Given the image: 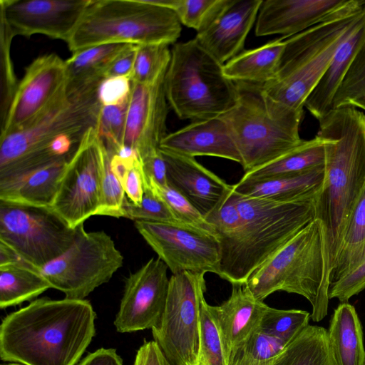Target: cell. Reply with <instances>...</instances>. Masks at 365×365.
I'll return each instance as SVG.
<instances>
[{
  "instance_id": "obj_2",
  "label": "cell",
  "mask_w": 365,
  "mask_h": 365,
  "mask_svg": "<svg viewBox=\"0 0 365 365\" xmlns=\"http://www.w3.org/2000/svg\"><path fill=\"white\" fill-rule=\"evenodd\" d=\"M319 120L325 144V178L315 200L314 220L322 226L330 276L344 232L365 185V115L352 106L330 110Z\"/></svg>"
},
{
  "instance_id": "obj_3",
  "label": "cell",
  "mask_w": 365,
  "mask_h": 365,
  "mask_svg": "<svg viewBox=\"0 0 365 365\" xmlns=\"http://www.w3.org/2000/svg\"><path fill=\"white\" fill-rule=\"evenodd\" d=\"M232 196L240 225L232 239L220 247V277L231 284H245L255 269L314 220L317 196L250 197L233 189Z\"/></svg>"
},
{
  "instance_id": "obj_38",
  "label": "cell",
  "mask_w": 365,
  "mask_h": 365,
  "mask_svg": "<svg viewBox=\"0 0 365 365\" xmlns=\"http://www.w3.org/2000/svg\"><path fill=\"white\" fill-rule=\"evenodd\" d=\"M288 344L258 329L237 354L232 365H269Z\"/></svg>"
},
{
  "instance_id": "obj_43",
  "label": "cell",
  "mask_w": 365,
  "mask_h": 365,
  "mask_svg": "<svg viewBox=\"0 0 365 365\" xmlns=\"http://www.w3.org/2000/svg\"><path fill=\"white\" fill-rule=\"evenodd\" d=\"M364 243L365 185L348 218L334 269L344 263L354 252Z\"/></svg>"
},
{
  "instance_id": "obj_16",
  "label": "cell",
  "mask_w": 365,
  "mask_h": 365,
  "mask_svg": "<svg viewBox=\"0 0 365 365\" xmlns=\"http://www.w3.org/2000/svg\"><path fill=\"white\" fill-rule=\"evenodd\" d=\"M66 61L56 53L35 58L25 69L0 136L21 130L43 112L66 89Z\"/></svg>"
},
{
  "instance_id": "obj_29",
  "label": "cell",
  "mask_w": 365,
  "mask_h": 365,
  "mask_svg": "<svg viewBox=\"0 0 365 365\" xmlns=\"http://www.w3.org/2000/svg\"><path fill=\"white\" fill-rule=\"evenodd\" d=\"M70 159L38 169L16 185L0 191V200L51 207Z\"/></svg>"
},
{
  "instance_id": "obj_48",
  "label": "cell",
  "mask_w": 365,
  "mask_h": 365,
  "mask_svg": "<svg viewBox=\"0 0 365 365\" xmlns=\"http://www.w3.org/2000/svg\"><path fill=\"white\" fill-rule=\"evenodd\" d=\"M138 46L130 43L115 57L105 73V79L126 77L131 80Z\"/></svg>"
},
{
  "instance_id": "obj_6",
  "label": "cell",
  "mask_w": 365,
  "mask_h": 365,
  "mask_svg": "<svg viewBox=\"0 0 365 365\" xmlns=\"http://www.w3.org/2000/svg\"><path fill=\"white\" fill-rule=\"evenodd\" d=\"M245 287L260 302L275 292L305 297L312 307L311 318L327 314L330 273L321 222L314 220L273 254L249 277Z\"/></svg>"
},
{
  "instance_id": "obj_13",
  "label": "cell",
  "mask_w": 365,
  "mask_h": 365,
  "mask_svg": "<svg viewBox=\"0 0 365 365\" xmlns=\"http://www.w3.org/2000/svg\"><path fill=\"white\" fill-rule=\"evenodd\" d=\"M103 164V143L97 128H91L69 160L51 207L71 227L98 215Z\"/></svg>"
},
{
  "instance_id": "obj_26",
  "label": "cell",
  "mask_w": 365,
  "mask_h": 365,
  "mask_svg": "<svg viewBox=\"0 0 365 365\" xmlns=\"http://www.w3.org/2000/svg\"><path fill=\"white\" fill-rule=\"evenodd\" d=\"M130 43H106L75 53L66 60L68 94H75L98 86L115 57Z\"/></svg>"
},
{
  "instance_id": "obj_56",
  "label": "cell",
  "mask_w": 365,
  "mask_h": 365,
  "mask_svg": "<svg viewBox=\"0 0 365 365\" xmlns=\"http://www.w3.org/2000/svg\"><path fill=\"white\" fill-rule=\"evenodd\" d=\"M1 365H6V364H1Z\"/></svg>"
},
{
  "instance_id": "obj_44",
  "label": "cell",
  "mask_w": 365,
  "mask_h": 365,
  "mask_svg": "<svg viewBox=\"0 0 365 365\" xmlns=\"http://www.w3.org/2000/svg\"><path fill=\"white\" fill-rule=\"evenodd\" d=\"M341 90L349 106L365 110V42L352 61L341 83Z\"/></svg>"
},
{
  "instance_id": "obj_39",
  "label": "cell",
  "mask_w": 365,
  "mask_h": 365,
  "mask_svg": "<svg viewBox=\"0 0 365 365\" xmlns=\"http://www.w3.org/2000/svg\"><path fill=\"white\" fill-rule=\"evenodd\" d=\"M123 217L134 221L180 223L165 200L148 187L144 188L143 200L139 205L133 204L125 197Z\"/></svg>"
},
{
  "instance_id": "obj_57",
  "label": "cell",
  "mask_w": 365,
  "mask_h": 365,
  "mask_svg": "<svg viewBox=\"0 0 365 365\" xmlns=\"http://www.w3.org/2000/svg\"><path fill=\"white\" fill-rule=\"evenodd\" d=\"M365 365V364H364Z\"/></svg>"
},
{
  "instance_id": "obj_28",
  "label": "cell",
  "mask_w": 365,
  "mask_h": 365,
  "mask_svg": "<svg viewBox=\"0 0 365 365\" xmlns=\"http://www.w3.org/2000/svg\"><path fill=\"white\" fill-rule=\"evenodd\" d=\"M285 39L280 37L258 48L243 51L223 65L225 75L234 82L267 83L277 73Z\"/></svg>"
},
{
  "instance_id": "obj_24",
  "label": "cell",
  "mask_w": 365,
  "mask_h": 365,
  "mask_svg": "<svg viewBox=\"0 0 365 365\" xmlns=\"http://www.w3.org/2000/svg\"><path fill=\"white\" fill-rule=\"evenodd\" d=\"M364 41L365 8L349 28L325 73L305 101L304 107L317 120L331 110L334 95Z\"/></svg>"
},
{
  "instance_id": "obj_40",
  "label": "cell",
  "mask_w": 365,
  "mask_h": 365,
  "mask_svg": "<svg viewBox=\"0 0 365 365\" xmlns=\"http://www.w3.org/2000/svg\"><path fill=\"white\" fill-rule=\"evenodd\" d=\"M129 100L115 105L102 106L97 131L106 148L115 152L124 145L125 122Z\"/></svg>"
},
{
  "instance_id": "obj_4",
  "label": "cell",
  "mask_w": 365,
  "mask_h": 365,
  "mask_svg": "<svg viewBox=\"0 0 365 365\" xmlns=\"http://www.w3.org/2000/svg\"><path fill=\"white\" fill-rule=\"evenodd\" d=\"M99 87L71 95L65 89L26 126L0 136V191L16 185L38 169L65 160L51 148L57 137L68 134L83 138L90 128H97L102 107Z\"/></svg>"
},
{
  "instance_id": "obj_11",
  "label": "cell",
  "mask_w": 365,
  "mask_h": 365,
  "mask_svg": "<svg viewBox=\"0 0 365 365\" xmlns=\"http://www.w3.org/2000/svg\"><path fill=\"white\" fill-rule=\"evenodd\" d=\"M123 257L111 237L104 231L82 229L70 248L46 264L41 272L65 298L84 299L108 282L120 269Z\"/></svg>"
},
{
  "instance_id": "obj_17",
  "label": "cell",
  "mask_w": 365,
  "mask_h": 365,
  "mask_svg": "<svg viewBox=\"0 0 365 365\" xmlns=\"http://www.w3.org/2000/svg\"><path fill=\"white\" fill-rule=\"evenodd\" d=\"M91 0H1L0 16L14 35L43 34L67 42Z\"/></svg>"
},
{
  "instance_id": "obj_33",
  "label": "cell",
  "mask_w": 365,
  "mask_h": 365,
  "mask_svg": "<svg viewBox=\"0 0 365 365\" xmlns=\"http://www.w3.org/2000/svg\"><path fill=\"white\" fill-rule=\"evenodd\" d=\"M144 187H150L165 200L180 223L217 237L214 227L174 187L170 184L165 186L160 185L152 179L146 181Z\"/></svg>"
},
{
  "instance_id": "obj_32",
  "label": "cell",
  "mask_w": 365,
  "mask_h": 365,
  "mask_svg": "<svg viewBox=\"0 0 365 365\" xmlns=\"http://www.w3.org/2000/svg\"><path fill=\"white\" fill-rule=\"evenodd\" d=\"M273 365H334L327 329L309 324L284 347Z\"/></svg>"
},
{
  "instance_id": "obj_47",
  "label": "cell",
  "mask_w": 365,
  "mask_h": 365,
  "mask_svg": "<svg viewBox=\"0 0 365 365\" xmlns=\"http://www.w3.org/2000/svg\"><path fill=\"white\" fill-rule=\"evenodd\" d=\"M132 81L129 78H106L100 85L98 97L102 106L115 105L130 99Z\"/></svg>"
},
{
  "instance_id": "obj_54",
  "label": "cell",
  "mask_w": 365,
  "mask_h": 365,
  "mask_svg": "<svg viewBox=\"0 0 365 365\" xmlns=\"http://www.w3.org/2000/svg\"><path fill=\"white\" fill-rule=\"evenodd\" d=\"M6 365H23V364H18V363H10V364H6Z\"/></svg>"
},
{
  "instance_id": "obj_19",
  "label": "cell",
  "mask_w": 365,
  "mask_h": 365,
  "mask_svg": "<svg viewBox=\"0 0 365 365\" xmlns=\"http://www.w3.org/2000/svg\"><path fill=\"white\" fill-rule=\"evenodd\" d=\"M165 76V74L148 84L132 81L124 145L135 150L140 160L158 150L167 135L168 102Z\"/></svg>"
},
{
  "instance_id": "obj_20",
  "label": "cell",
  "mask_w": 365,
  "mask_h": 365,
  "mask_svg": "<svg viewBox=\"0 0 365 365\" xmlns=\"http://www.w3.org/2000/svg\"><path fill=\"white\" fill-rule=\"evenodd\" d=\"M349 0H262L255 35L280 34L288 38L319 24Z\"/></svg>"
},
{
  "instance_id": "obj_27",
  "label": "cell",
  "mask_w": 365,
  "mask_h": 365,
  "mask_svg": "<svg viewBox=\"0 0 365 365\" xmlns=\"http://www.w3.org/2000/svg\"><path fill=\"white\" fill-rule=\"evenodd\" d=\"M328 340L334 365H364L361 322L354 306L341 303L334 311Z\"/></svg>"
},
{
  "instance_id": "obj_8",
  "label": "cell",
  "mask_w": 365,
  "mask_h": 365,
  "mask_svg": "<svg viewBox=\"0 0 365 365\" xmlns=\"http://www.w3.org/2000/svg\"><path fill=\"white\" fill-rule=\"evenodd\" d=\"M181 25L173 9L153 0H91L66 43L72 53L113 43L170 45Z\"/></svg>"
},
{
  "instance_id": "obj_25",
  "label": "cell",
  "mask_w": 365,
  "mask_h": 365,
  "mask_svg": "<svg viewBox=\"0 0 365 365\" xmlns=\"http://www.w3.org/2000/svg\"><path fill=\"white\" fill-rule=\"evenodd\" d=\"M325 178V165L305 171L257 181H239L233 190L250 197H280L299 199L317 196Z\"/></svg>"
},
{
  "instance_id": "obj_7",
  "label": "cell",
  "mask_w": 365,
  "mask_h": 365,
  "mask_svg": "<svg viewBox=\"0 0 365 365\" xmlns=\"http://www.w3.org/2000/svg\"><path fill=\"white\" fill-rule=\"evenodd\" d=\"M235 106L221 115L240 152L245 173L284 155L303 140L299 133L303 110L267 98L262 85L235 82Z\"/></svg>"
},
{
  "instance_id": "obj_9",
  "label": "cell",
  "mask_w": 365,
  "mask_h": 365,
  "mask_svg": "<svg viewBox=\"0 0 365 365\" xmlns=\"http://www.w3.org/2000/svg\"><path fill=\"white\" fill-rule=\"evenodd\" d=\"M168 104L178 117L193 121L217 118L236 104V83L224 73L223 65L195 38L174 44L165 76Z\"/></svg>"
},
{
  "instance_id": "obj_18",
  "label": "cell",
  "mask_w": 365,
  "mask_h": 365,
  "mask_svg": "<svg viewBox=\"0 0 365 365\" xmlns=\"http://www.w3.org/2000/svg\"><path fill=\"white\" fill-rule=\"evenodd\" d=\"M262 0H217L195 39L224 65L244 51Z\"/></svg>"
},
{
  "instance_id": "obj_51",
  "label": "cell",
  "mask_w": 365,
  "mask_h": 365,
  "mask_svg": "<svg viewBox=\"0 0 365 365\" xmlns=\"http://www.w3.org/2000/svg\"><path fill=\"white\" fill-rule=\"evenodd\" d=\"M133 365H172L155 341H145L138 349Z\"/></svg>"
},
{
  "instance_id": "obj_46",
  "label": "cell",
  "mask_w": 365,
  "mask_h": 365,
  "mask_svg": "<svg viewBox=\"0 0 365 365\" xmlns=\"http://www.w3.org/2000/svg\"><path fill=\"white\" fill-rule=\"evenodd\" d=\"M365 289V260L349 273L331 283L329 299L336 298L341 303L348 301Z\"/></svg>"
},
{
  "instance_id": "obj_35",
  "label": "cell",
  "mask_w": 365,
  "mask_h": 365,
  "mask_svg": "<svg viewBox=\"0 0 365 365\" xmlns=\"http://www.w3.org/2000/svg\"><path fill=\"white\" fill-rule=\"evenodd\" d=\"M168 46L165 43L138 45L131 81L151 83L165 74L171 59Z\"/></svg>"
},
{
  "instance_id": "obj_10",
  "label": "cell",
  "mask_w": 365,
  "mask_h": 365,
  "mask_svg": "<svg viewBox=\"0 0 365 365\" xmlns=\"http://www.w3.org/2000/svg\"><path fill=\"white\" fill-rule=\"evenodd\" d=\"M83 228L71 227L51 207L0 200V242L40 271L68 250Z\"/></svg>"
},
{
  "instance_id": "obj_34",
  "label": "cell",
  "mask_w": 365,
  "mask_h": 365,
  "mask_svg": "<svg viewBox=\"0 0 365 365\" xmlns=\"http://www.w3.org/2000/svg\"><path fill=\"white\" fill-rule=\"evenodd\" d=\"M311 314L301 309H278L267 307L259 329L289 343L309 325Z\"/></svg>"
},
{
  "instance_id": "obj_45",
  "label": "cell",
  "mask_w": 365,
  "mask_h": 365,
  "mask_svg": "<svg viewBox=\"0 0 365 365\" xmlns=\"http://www.w3.org/2000/svg\"><path fill=\"white\" fill-rule=\"evenodd\" d=\"M154 3L173 9L181 24L197 31L200 29L217 0H153Z\"/></svg>"
},
{
  "instance_id": "obj_49",
  "label": "cell",
  "mask_w": 365,
  "mask_h": 365,
  "mask_svg": "<svg viewBox=\"0 0 365 365\" xmlns=\"http://www.w3.org/2000/svg\"><path fill=\"white\" fill-rule=\"evenodd\" d=\"M126 197L136 205H140L144 195V175L140 161L135 163L126 173L123 181Z\"/></svg>"
},
{
  "instance_id": "obj_15",
  "label": "cell",
  "mask_w": 365,
  "mask_h": 365,
  "mask_svg": "<svg viewBox=\"0 0 365 365\" xmlns=\"http://www.w3.org/2000/svg\"><path fill=\"white\" fill-rule=\"evenodd\" d=\"M168 266L151 258L125 281L123 297L114 326L120 333L134 332L157 327L168 298L170 278Z\"/></svg>"
},
{
  "instance_id": "obj_31",
  "label": "cell",
  "mask_w": 365,
  "mask_h": 365,
  "mask_svg": "<svg viewBox=\"0 0 365 365\" xmlns=\"http://www.w3.org/2000/svg\"><path fill=\"white\" fill-rule=\"evenodd\" d=\"M51 284L41 272L25 261L0 267V308L31 300Z\"/></svg>"
},
{
  "instance_id": "obj_22",
  "label": "cell",
  "mask_w": 365,
  "mask_h": 365,
  "mask_svg": "<svg viewBox=\"0 0 365 365\" xmlns=\"http://www.w3.org/2000/svg\"><path fill=\"white\" fill-rule=\"evenodd\" d=\"M160 149L192 158L207 155L228 159L240 165L242 163L230 129L221 116L193 121L167 134Z\"/></svg>"
},
{
  "instance_id": "obj_1",
  "label": "cell",
  "mask_w": 365,
  "mask_h": 365,
  "mask_svg": "<svg viewBox=\"0 0 365 365\" xmlns=\"http://www.w3.org/2000/svg\"><path fill=\"white\" fill-rule=\"evenodd\" d=\"M86 299L40 298L0 325V358L23 365H75L96 334Z\"/></svg>"
},
{
  "instance_id": "obj_53",
  "label": "cell",
  "mask_w": 365,
  "mask_h": 365,
  "mask_svg": "<svg viewBox=\"0 0 365 365\" xmlns=\"http://www.w3.org/2000/svg\"><path fill=\"white\" fill-rule=\"evenodd\" d=\"M365 260V243L354 252L347 259L336 267L330 276V284L351 272Z\"/></svg>"
},
{
  "instance_id": "obj_14",
  "label": "cell",
  "mask_w": 365,
  "mask_h": 365,
  "mask_svg": "<svg viewBox=\"0 0 365 365\" xmlns=\"http://www.w3.org/2000/svg\"><path fill=\"white\" fill-rule=\"evenodd\" d=\"M138 232L173 274L183 272L220 276L217 238L180 223L134 221Z\"/></svg>"
},
{
  "instance_id": "obj_50",
  "label": "cell",
  "mask_w": 365,
  "mask_h": 365,
  "mask_svg": "<svg viewBox=\"0 0 365 365\" xmlns=\"http://www.w3.org/2000/svg\"><path fill=\"white\" fill-rule=\"evenodd\" d=\"M140 161L144 175V184L152 179L160 185H168L166 164L160 149Z\"/></svg>"
},
{
  "instance_id": "obj_23",
  "label": "cell",
  "mask_w": 365,
  "mask_h": 365,
  "mask_svg": "<svg viewBox=\"0 0 365 365\" xmlns=\"http://www.w3.org/2000/svg\"><path fill=\"white\" fill-rule=\"evenodd\" d=\"M160 151L166 164L168 184L181 192L204 216L230 188L231 185L200 164L195 158Z\"/></svg>"
},
{
  "instance_id": "obj_30",
  "label": "cell",
  "mask_w": 365,
  "mask_h": 365,
  "mask_svg": "<svg viewBox=\"0 0 365 365\" xmlns=\"http://www.w3.org/2000/svg\"><path fill=\"white\" fill-rule=\"evenodd\" d=\"M327 140L320 136L305 140L275 160L245 173L240 182L257 181L305 171L325 165Z\"/></svg>"
},
{
  "instance_id": "obj_55",
  "label": "cell",
  "mask_w": 365,
  "mask_h": 365,
  "mask_svg": "<svg viewBox=\"0 0 365 365\" xmlns=\"http://www.w3.org/2000/svg\"><path fill=\"white\" fill-rule=\"evenodd\" d=\"M274 360H275V359H274ZM274 361H273L272 364H270L269 365H273Z\"/></svg>"
},
{
  "instance_id": "obj_41",
  "label": "cell",
  "mask_w": 365,
  "mask_h": 365,
  "mask_svg": "<svg viewBox=\"0 0 365 365\" xmlns=\"http://www.w3.org/2000/svg\"><path fill=\"white\" fill-rule=\"evenodd\" d=\"M103 145L104 164L98 215L123 217V205L126 195L122 182L111 168L110 155L104 143Z\"/></svg>"
},
{
  "instance_id": "obj_21",
  "label": "cell",
  "mask_w": 365,
  "mask_h": 365,
  "mask_svg": "<svg viewBox=\"0 0 365 365\" xmlns=\"http://www.w3.org/2000/svg\"><path fill=\"white\" fill-rule=\"evenodd\" d=\"M229 298L221 304L212 306L223 347L227 365L259 328L268 305L256 300L245 284H232Z\"/></svg>"
},
{
  "instance_id": "obj_37",
  "label": "cell",
  "mask_w": 365,
  "mask_h": 365,
  "mask_svg": "<svg viewBox=\"0 0 365 365\" xmlns=\"http://www.w3.org/2000/svg\"><path fill=\"white\" fill-rule=\"evenodd\" d=\"M196 365H227L220 334L205 297L200 307V345Z\"/></svg>"
},
{
  "instance_id": "obj_42",
  "label": "cell",
  "mask_w": 365,
  "mask_h": 365,
  "mask_svg": "<svg viewBox=\"0 0 365 365\" xmlns=\"http://www.w3.org/2000/svg\"><path fill=\"white\" fill-rule=\"evenodd\" d=\"M205 217L214 227L220 247L232 239L240 225V215L232 196V185Z\"/></svg>"
},
{
  "instance_id": "obj_12",
  "label": "cell",
  "mask_w": 365,
  "mask_h": 365,
  "mask_svg": "<svg viewBox=\"0 0 365 365\" xmlns=\"http://www.w3.org/2000/svg\"><path fill=\"white\" fill-rule=\"evenodd\" d=\"M203 273L173 274L165 310L151 329L155 341L172 365H196L200 345V307L206 291Z\"/></svg>"
},
{
  "instance_id": "obj_36",
  "label": "cell",
  "mask_w": 365,
  "mask_h": 365,
  "mask_svg": "<svg viewBox=\"0 0 365 365\" xmlns=\"http://www.w3.org/2000/svg\"><path fill=\"white\" fill-rule=\"evenodd\" d=\"M15 36L0 16V120L1 126L8 114L19 82L11 58V42Z\"/></svg>"
},
{
  "instance_id": "obj_5",
  "label": "cell",
  "mask_w": 365,
  "mask_h": 365,
  "mask_svg": "<svg viewBox=\"0 0 365 365\" xmlns=\"http://www.w3.org/2000/svg\"><path fill=\"white\" fill-rule=\"evenodd\" d=\"M364 8L365 0H349L326 19L286 38L277 73L262 86L263 93L273 101L303 110L305 101Z\"/></svg>"
},
{
  "instance_id": "obj_52",
  "label": "cell",
  "mask_w": 365,
  "mask_h": 365,
  "mask_svg": "<svg viewBox=\"0 0 365 365\" xmlns=\"http://www.w3.org/2000/svg\"><path fill=\"white\" fill-rule=\"evenodd\" d=\"M78 365H123L115 349L101 348L83 358Z\"/></svg>"
}]
</instances>
